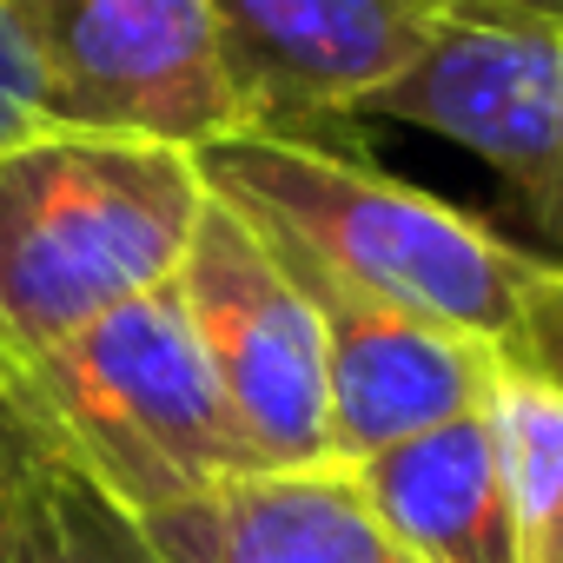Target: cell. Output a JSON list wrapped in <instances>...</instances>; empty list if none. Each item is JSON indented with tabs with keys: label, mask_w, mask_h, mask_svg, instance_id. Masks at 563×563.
<instances>
[{
	"label": "cell",
	"mask_w": 563,
	"mask_h": 563,
	"mask_svg": "<svg viewBox=\"0 0 563 563\" xmlns=\"http://www.w3.org/2000/svg\"><path fill=\"white\" fill-rule=\"evenodd\" d=\"M206 192L245 212L258 232L299 245L358 292L418 312L457 339L510 345L523 292L537 278V252L510 245L497 225L405 186L365 159L319 146L312 133L239 126L192 153Z\"/></svg>",
	"instance_id": "6da1fadb"
},
{
	"label": "cell",
	"mask_w": 563,
	"mask_h": 563,
	"mask_svg": "<svg viewBox=\"0 0 563 563\" xmlns=\"http://www.w3.org/2000/svg\"><path fill=\"white\" fill-rule=\"evenodd\" d=\"M199 206L186 146L41 126L0 153V378L166 286Z\"/></svg>",
	"instance_id": "7a4b0ae2"
},
{
	"label": "cell",
	"mask_w": 563,
	"mask_h": 563,
	"mask_svg": "<svg viewBox=\"0 0 563 563\" xmlns=\"http://www.w3.org/2000/svg\"><path fill=\"white\" fill-rule=\"evenodd\" d=\"M0 391L133 523L252 477V451L219 398L173 278L27 358L0 378Z\"/></svg>",
	"instance_id": "3957f363"
},
{
	"label": "cell",
	"mask_w": 563,
	"mask_h": 563,
	"mask_svg": "<svg viewBox=\"0 0 563 563\" xmlns=\"http://www.w3.org/2000/svg\"><path fill=\"white\" fill-rule=\"evenodd\" d=\"M173 292L199 332L219 398L252 451V477H299L332 464L325 339L272 245L219 192H206Z\"/></svg>",
	"instance_id": "277c9868"
},
{
	"label": "cell",
	"mask_w": 563,
	"mask_h": 563,
	"mask_svg": "<svg viewBox=\"0 0 563 563\" xmlns=\"http://www.w3.org/2000/svg\"><path fill=\"white\" fill-rule=\"evenodd\" d=\"M14 14L47 126L212 146L245 126L206 0H0Z\"/></svg>",
	"instance_id": "5b68a950"
},
{
	"label": "cell",
	"mask_w": 563,
	"mask_h": 563,
	"mask_svg": "<svg viewBox=\"0 0 563 563\" xmlns=\"http://www.w3.org/2000/svg\"><path fill=\"white\" fill-rule=\"evenodd\" d=\"M484 159L563 265V34L451 0L438 41L365 107Z\"/></svg>",
	"instance_id": "8992f818"
},
{
	"label": "cell",
	"mask_w": 563,
	"mask_h": 563,
	"mask_svg": "<svg viewBox=\"0 0 563 563\" xmlns=\"http://www.w3.org/2000/svg\"><path fill=\"white\" fill-rule=\"evenodd\" d=\"M245 219V212H239ZM258 232V225H252ZM272 258L292 272V286L306 292L319 339H325V405H332V464L352 471L431 424H451L464 411H484L490 378H497V345L457 339L418 312H398L372 292H358L352 278L325 272L299 245L272 239Z\"/></svg>",
	"instance_id": "52a82bcc"
},
{
	"label": "cell",
	"mask_w": 563,
	"mask_h": 563,
	"mask_svg": "<svg viewBox=\"0 0 563 563\" xmlns=\"http://www.w3.org/2000/svg\"><path fill=\"white\" fill-rule=\"evenodd\" d=\"M245 126L365 113L451 21V0H206Z\"/></svg>",
	"instance_id": "ba28073f"
},
{
	"label": "cell",
	"mask_w": 563,
	"mask_h": 563,
	"mask_svg": "<svg viewBox=\"0 0 563 563\" xmlns=\"http://www.w3.org/2000/svg\"><path fill=\"white\" fill-rule=\"evenodd\" d=\"M140 537L159 563H418L378 530L345 471L232 477L166 517H146Z\"/></svg>",
	"instance_id": "9c48e42d"
},
{
	"label": "cell",
	"mask_w": 563,
	"mask_h": 563,
	"mask_svg": "<svg viewBox=\"0 0 563 563\" xmlns=\"http://www.w3.org/2000/svg\"><path fill=\"white\" fill-rule=\"evenodd\" d=\"M345 477L358 504L378 517V530L418 563H517L490 398L484 411H464L352 464Z\"/></svg>",
	"instance_id": "30bf717a"
},
{
	"label": "cell",
	"mask_w": 563,
	"mask_h": 563,
	"mask_svg": "<svg viewBox=\"0 0 563 563\" xmlns=\"http://www.w3.org/2000/svg\"><path fill=\"white\" fill-rule=\"evenodd\" d=\"M0 563H159L140 523L21 411L0 484Z\"/></svg>",
	"instance_id": "8fae6325"
},
{
	"label": "cell",
	"mask_w": 563,
	"mask_h": 563,
	"mask_svg": "<svg viewBox=\"0 0 563 563\" xmlns=\"http://www.w3.org/2000/svg\"><path fill=\"white\" fill-rule=\"evenodd\" d=\"M490 431L504 457L517 563H563V391L497 352Z\"/></svg>",
	"instance_id": "7c38bea8"
},
{
	"label": "cell",
	"mask_w": 563,
	"mask_h": 563,
	"mask_svg": "<svg viewBox=\"0 0 563 563\" xmlns=\"http://www.w3.org/2000/svg\"><path fill=\"white\" fill-rule=\"evenodd\" d=\"M504 358L530 365L543 385L563 391V265H556V258L537 265V278H530V292H523V312H517V332H510Z\"/></svg>",
	"instance_id": "4fadbf2b"
},
{
	"label": "cell",
	"mask_w": 563,
	"mask_h": 563,
	"mask_svg": "<svg viewBox=\"0 0 563 563\" xmlns=\"http://www.w3.org/2000/svg\"><path fill=\"white\" fill-rule=\"evenodd\" d=\"M47 126V93H41V67L14 27V14L0 8V153L21 146L27 133Z\"/></svg>",
	"instance_id": "5bb4252c"
},
{
	"label": "cell",
	"mask_w": 563,
	"mask_h": 563,
	"mask_svg": "<svg viewBox=\"0 0 563 563\" xmlns=\"http://www.w3.org/2000/svg\"><path fill=\"white\" fill-rule=\"evenodd\" d=\"M477 14H497V21H517V27H543V34H563V0H464Z\"/></svg>",
	"instance_id": "9a60e30c"
},
{
	"label": "cell",
	"mask_w": 563,
	"mask_h": 563,
	"mask_svg": "<svg viewBox=\"0 0 563 563\" xmlns=\"http://www.w3.org/2000/svg\"><path fill=\"white\" fill-rule=\"evenodd\" d=\"M14 444H21V405L0 391V484H8V464H14Z\"/></svg>",
	"instance_id": "2e32d148"
}]
</instances>
